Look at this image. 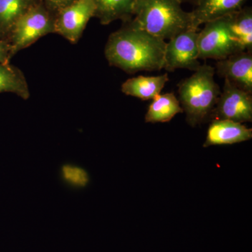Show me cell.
<instances>
[{"label":"cell","instance_id":"cell-2","mask_svg":"<svg viewBox=\"0 0 252 252\" xmlns=\"http://www.w3.org/2000/svg\"><path fill=\"white\" fill-rule=\"evenodd\" d=\"M177 0H137L132 19L126 23L162 40H170L193 28L191 14Z\"/></svg>","mask_w":252,"mask_h":252},{"label":"cell","instance_id":"cell-14","mask_svg":"<svg viewBox=\"0 0 252 252\" xmlns=\"http://www.w3.org/2000/svg\"><path fill=\"white\" fill-rule=\"evenodd\" d=\"M228 17L230 34L239 51H252V8H243Z\"/></svg>","mask_w":252,"mask_h":252},{"label":"cell","instance_id":"cell-8","mask_svg":"<svg viewBox=\"0 0 252 252\" xmlns=\"http://www.w3.org/2000/svg\"><path fill=\"white\" fill-rule=\"evenodd\" d=\"M210 117L240 123L252 122V94L224 79V85Z\"/></svg>","mask_w":252,"mask_h":252},{"label":"cell","instance_id":"cell-11","mask_svg":"<svg viewBox=\"0 0 252 252\" xmlns=\"http://www.w3.org/2000/svg\"><path fill=\"white\" fill-rule=\"evenodd\" d=\"M248 0H197L190 11L192 26L199 30L201 25L238 12Z\"/></svg>","mask_w":252,"mask_h":252},{"label":"cell","instance_id":"cell-5","mask_svg":"<svg viewBox=\"0 0 252 252\" xmlns=\"http://www.w3.org/2000/svg\"><path fill=\"white\" fill-rule=\"evenodd\" d=\"M199 59H224L239 52L230 34L229 17L219 18L205 24L198 32Z\"/></svg>","mask_w":252,"mask_h":252},{"label":"cell","instance_id":"cell-6","mask_svg":"<svg viewBox=\"0 0 252 252\" xmlns=\"http://www.w3.org/2000/svg\"><path fill=\"white\" fill-rule=\"evenodd\" d=\"M198 32L199 30L189 28L166 42L163 69L167 72H172L178 69L195 72L200 67Z\"/></svg>","mask_w":252,"mask_h":252},{"label":"cell","instance_id":"cell-9","mask_svg":"<svg viewBox=\"0 0 252 252\" xmlns=\"http://www.w3.org/2000/svg\"><path fill=\"white\" fill-rule=\"evenodd\" d=\"M215 72L252 94V51H239L217 61Z\"/></svg>","mask_w":252,"mask_h":252},{"label":"cell","instance_id":"cell-15","mask_svg":"<svg viewBox=\"0 0 252 252\" xmlns=\"http://www.w3.org/2000/svg\"><path fill=\"white\" fill-rule=\"evenodd\" d=\"M183 112L180 101L174 93L160 94L149 105L145 122L150 124L168 122L177 114Z\"/></svg>","mask_w":252,"mask_h":252},{"label":"cell","instance_id":"cell-16","mask_svg":"<svg viewBox=\"0 0 252 252\" xmlns=\"http://www.w3.org/2000/svg\"><path fill=\"white\" fill-rule=\"evenodd\" d=\"M40 0H0V39L6 40L15 23Z\"/></svg>","mask_w":252,"mask_h":252},{"label":"cell","instance_id":"cell-7","mask_svg":"<svg viewBox=\"0 0 252 252\" xmlns=\"http://www.w3.org/2000/svg\"><path fill=\"white\" fill-rule=\"evenodd\" d=\"M94 13L95 5L93 0H75L56 13L55 33L77 44L91 18L94 17Z\"/></svg>","mask_w":252,"mask_h":252},{"label":"cell","instance_id":"cell-13","mask_svg":"<svg viewBox=\"0 0 252 252\" xmlns=\"http://www.w3.org/2000/svg\"><path fill=\"white\" fill-rule=\"evenodd\" d=\"M95 5L94 17L106 26L118 20L127 22L133 16L137 0H93Z\"/></svg>","mask_w":252,"mask_h":252},{"label":"cell","instance_id":"cell-20","mask_svg":"<svg viewBox=\"0 0 252 252\" xmlns=\"http://www.w3.org/2000/svg\"><path fill=\"white\" fill-rule=\"evenodd\" d=\"M11 59L9 43L7 40L0 39V62L10 63Z\"/></svg>","mask_w":252,"mask_h":252},{"label":"cell","instance_id":"cell-18","mask_svg":"<svg viewBox=\"0 0 252 252\" xmlns=\"http://www.w3.org/2000/svg\"><path fill=\"white\" fill-rule=\"evenodd\" d=\"M63 179L64 182L77 188L85 187L89 182L88 172L82 167L67 164L61 169Z\"/></svg>","mask_w":252,"mask_h":252},{"label":"cell","instance_id":"cell-21","mask_svg":"<svg viewBox=\"0 0 252 252\" xmlns=\"http://www.w3.org/2000/svg\"><path fill=\"white\" fill-rule=\"evenodd\" d=\"M177 1H180L181 4L183 2H187V1H192V2L196 3L197 0H177Z\"/></svg>","mask_w":252,"mask_h":252},{"label":"cell","instance_id":"cell-17","mask_svg":"<svg viewBox=\"0 0 252 252\" xmlns=\"http://www.w3.org/2000/svg\"><path fill=\"white\" fill-rule=\"evenodd\" d=\"M14 94L25 100L31 97V91L24 74L10 63L0 62V94Z\"/></svg>","mask_w":252,"mask_h":252},{"label":"cell","instance_id":"cell-19","mask_svg":"<svg viewBox=\"0 0 252 252\" xmlns=\"http://www.w3.org/2000/svg\"><path fill=\"white\" fill-rule=\"evenodd\" d=\"M46 7L56 14L59 10L70 4L75 0H40Z\"/></svg>","mask_w":252,"mask_h":252},{"label":"cell","instance_id":"cell-3","mask_svg":"<svg viewBox=\"0 0 252 252\" xmlns=\"http://www.w3.org/2000/svg\"><path fill=\"white\" fill-rule=\"evenodd\" d=\"M215 68L200 64L190 77L181 81L178 87L179 101L187 122L192 127L203 124L210 118L220 94L215 80Z\"/></svg>","mask_w":252,"mask_h":252},{"label":"cell","instance_id":"cell-4","mask_svg":"<svg viewBox=\"0 0 252 252\" xmlns=\"http://www.w3.org/2000/svg\"><path fill=\"white\" fill-rule=\"evenodd\" d=\"M55 16L41 1L23 14L6 39L11 46V58L43 36L54 34Z\"/></svg>","mask_w":252,"mask_h":252},{"label":"cell","instance_id":"cell-10","mask_svg":"<svg viewBox=\"0 0 252 252\" xmlns=\"http://www.w3.org/2000/svg\"><path fill=\"white\" fill-rule=\"evenodd\" d=\"M252 138V129L243 124L227 119H213L203 147L240 143Z\"/></svg>","mask_w":252,"mask_h":252},{"label":"cell","instance_id":"cell-1","mask_svg":"<svg viewBox=\"0 0 252 252\" xmlns=\"http://www.w3.org/2000/svg\"><path fill=\"white\" fill-rule=\"evenodd\" d=\"M166 42L126 23L109 35L104 48L109 64L127 74L164 68Z\"/></svg>","mask_w":252,"mask_h":252},{"label":"cell","instance_id":"cell-12","mask_svg":"<svg viewBox=\"0 0 252 252\" xmlns=\"http://www.w3.org/2000/svg\"><path fill=\"white\" fill-rule=\"evenodd\" d=\"M168 81L167 73L158 76H137L123 83L121 90L126 95L149 100L159 95Z\"/></svg>","mask_w":252,"mask_h":252}]
</instances>
